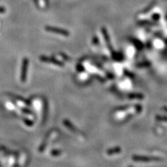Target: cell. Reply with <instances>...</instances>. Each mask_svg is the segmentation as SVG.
Returning <instances> with one entry per match:
<instances>
[{"instance_id":"obj_1","label":"cell","mask_w":167,"mask_h":167,"mask_svg":"<svg viewBox=\"0 0 167 167\" xmlns=\"http://www.w3.org/2000/svg\"><path fill=\"white\" fill-rule=\"evenodd\" d=\"M45 29L47 31H49V32L54 33H56V34L63 35V36H68V35H70V33H69L67 31H66V30L59 29V28L54 27V26H46L45 27Z\"/></svg>"},{"instance_id":"obj_2","label":"cell","mask_w":167,"mask_h":167,"mask_svg":"<svg viewBox=\"0 0 167 167\" xmlns=\"http://www.w3.org/2000/svg\"><path fill=\"white\" fill-rule=\"evenodd\" d=\"M28 65H29V59L28 58H24L22 61V69H21V81L22 82H24L26 79V72H27Z\"/></svg>"},{"instance_id":"obj_3","label":"cell","mask_w":167,"mask_h":167,"mask_svg":"<svg viewBox=\"0 0 167 167\" xmlns=\"http://www.w3.org/2000/svg\"><path fill=\"white\" fill-rule=\"evenodd\" d=\"M40 59L41 60L42 62H46V63H53V64L54 65H60V66H63V64L61 63V62L57 61V60L54 59V58H49V57H47V56H42L40 57Z\"/></svg>"},{"instance_id":"obj_4","label":"cell","mask_w":167,"mask_h":167,"mask_svg":"<svg viewBox=\"0 0 167 167\" xmlns=\"http://www.w3.org/2000/svg\"><path fill=\"white\" fill-rule=\"evenodd\" d=\"M132 159L135 161H160L161 158L157 157H139V156H134L132 157Z\"/></svg>"},{"instance_id":"obj_5","label":"cell","mask_w":167,"mask_h":167,"mask_svg":"<svg viewBox=\"0 0 167 167\" xmlns=\"http://www.w3.org/2000/svg\"><path fill=\"white\" fill-rule=\"evenodd\" d=\"M63 123H64V125L66 126V127H68L69 129H70V130L73 131L74 132H77V130L75 129V127H74V125H72V123H70V122H69L67 120H65L64 121H63Z\"/></svg>"},{"instance_id":"obj_6","label":"cell","mask_w":167,"mask_h":167,"mask_svg":"<svg viewBox=\"0 0 167 167\" xmlns=\"http://www.w3.org/2000/svg\"><path fill=\"white\" fill-rule=\"evenodd\" d=\"M120 148H119V147H116V148H111V149H109V150H107V152H106V153L108 154H117V153H119V152H120Z\"/></svg>"},{"instance_id":"obj_7","label":"cell","mask_w":167,"mask_h":167,"mask_svg":"<svg viewBox=\"0 0 167 167\" xmlns=\"http://www.w3.org/2000/svg\"><path fill=\"white\" fill-rule=\"evenodd\" d=\"M44 114H43V120L45 118L47 117V108H48V106H47V101H45V104H44Z\"/></svg>"},{"instance_id":"obj_8","label":"cell","mask_w":167,"mask_h":167,"mask_svg":"<svg viewBox=\"0 0 167 167\" xmlns=\"http://www.w3.org/2000/svg\"><path fill=\"white\" fill-rule=\"evenodd\" d=\"M129 97L130 98H143V95H141V94H137V95H136V94H132L131 95H129Z\"/></svg>"},{"instance_id":"obj_9","label":"cell","mask_w":167,"mask_h":167,"mask_svg":"<svg viewBox=\"0 0 167 167\" xmlns=\"http://www.w3.org/2000/svg\"><path fill=\"white\" fill-rule=\"evenodd\" d=\"M129 167H132V166H129Z\"/></svg>"}]
</instances>
